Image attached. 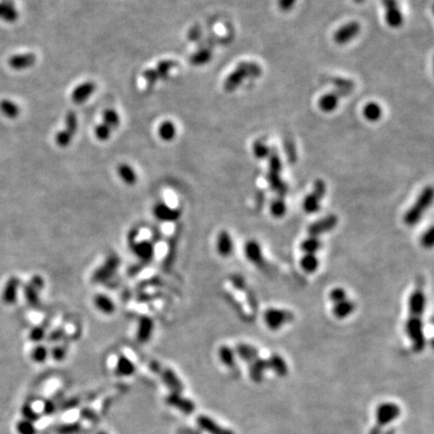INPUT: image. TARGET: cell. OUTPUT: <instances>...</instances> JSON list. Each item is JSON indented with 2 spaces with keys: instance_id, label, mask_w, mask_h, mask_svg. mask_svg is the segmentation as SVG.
I'll return each instance as SVG.
<instances>
[{
  "instance_id": "f546056e",
  "label": "cell",
  "mask_w": 434,
  "mask_h": 434,
  "mask_svg": "<svg viewBox=\"0 0 434 434\" xmlns=\"http://www.w3.org/2000/svg\"><path fill=\"white\" fill-rule=\"evenodd\" d=\"M236 353L243 360L249 364L258 358V351L254 347L247 344L237 345Z\"/></svg>"
},
{
  "instance_id": "9c48e42d",
  "label": "cell",
  "mask_w": 434,
  "mask_h": 434,
  "mask_svg": "<svg viewBox=\"0 0 434 434\" xmlns=\"http://www.w3.org/2000/svg\"><path fill=\"white\" fill-rule=\"evenodd\" d=\"M152 212L156 219L163 222H174L181 217L180 209L173 208L165 202L156 203Z\"/></svg>"
},
{
  "instance_id": "603a6c76",
  "label": "cell",
  "mask_w": 434,
  "mask_h": 434,
  "mask_svg": "<svg viewBox=\"0 0 434 434\" xmlns=\"http://www.w3.org/2000/svg\"><path fill=\"white\" fill-rule=\"evenodd\" d=\"M270 369L269 367V361L264 359H260L259 357L250 363V369H249V376L254 382H260L263 379L264 372Z\"/></svg>"
},
{
  "instance_id": "2e32d148",
  "label": "cell",
  "mask_w": 434,
  "mask_h": 434,
  "mask_svg": "<svg viewBox=\"0 0 434 434\" xmlns=\"http://www.w3.org/2000/svg\"><path fill=\"white\" fill-rule=\"evenodd\" d=\"M167 403L177 408L184 414H191L195 410V404L190 399L183 397L180 393H171L167 397Z\"/></svg>"
},
{
  "instance_id": "52a82bcc",
  "label": "cell",
  "mask_w": 434,
  "mask_h": 434,
  "mask_svg": "<svg viewBox=\"0 0 434 434\" xmlns=\"http://www.w3.org/2000/svg\"><path fill=\"white\" fill-rule=\"evenodd\" d=\"M294 319V315L287 310L270 309L264 312V321L269 328L277 330L284 324L290 323Z\"/></svg>"
},
{
  "instance_id": "b9f144b4",
  "label": "cell",
  "mask_w": 434,
  "mask_h": 434,
  "mask_svg": "<svg viewBox=\"0 0 434 434\" xmlns=\"http://www.w3.org/2000/svg\"><path fill=\"white\" fill-rule=\"evenodd\" d=\"M252 151L257 159H264L270 155L271 148L268 146V144L263 140H257L254 142L252 146Z\"/></svg>"
},
{
  "instance_id": "bcb514c9",
  "label": "cell",
  "mask_w": 434,
  "mask_h": 434,
  "mask_svg": "<svg viewBox=\"0 0 434 434\" xmlns=\"http://www.w3.org/2000/svg\"><path fill=\"white\" fill-rule=\"evenodd\" d=\"M21 415L25 420L31 421V422H36L39 419V414L37 411L34 410V408L30 404H25L21 408Z\"/></svg>"
},
{
  "instance_id": "f35d334b",
  "label": "cell",
  "mask_w": 434,
  "mask_h": 434,
  "mask_svg": "<svg viewBox=\"0 0 434 434\" xmlns=\"http://www.w3.org/2000/svg\"><path fill=\"white\" fill-rule=\"evenodd\" d=\"M103 123L107 125L110 129L114 130L120 124V117L118 113L113 109H108L103 114Z\"/></svg>"
},
{
  "instance_id": "484cf974",
  "label": "cell",
  "mask_w": 434,
  "mask_h": 434,
  "mask_svg": "<svg viewBox=\"0 0 434 434\" xmlns=\"http://www.w3.org/2000/svg\"><path fill=\"white\" fill-rule=\"evenodd\" d=\"M0 112L8 119H15L20 114V108L13 101L3 99L0 101Z\"/></svg>"
},
{
  "instance_id": "d4e9b609",
  "label": "cell",
  "mask_w": 434,
  "mask_h": 434,
  "mask_svg": "<svg viewBox=\"0 0 434 434\" xmlns=\"http://www.w3.org/2000/svg\"><path fill=\"white\" fill-rule=\"evenodd\" d=\"M212 57H213V53L211 49L201 47V49H198L197 52L190 57L189 62L193 65L200 66L210 62L212 60Z\"/></svg>"
},
{
  "instance_id": "7bdbcfd3",
  "label": "cell",
  "mask_w": 434,
  "mask_h": 434,
  "mask_svg": "<svg viewBox=\"0 0 434 434\" xmlns=\"http://www.w3.org/2000/svg\"><path fill=\"white\" fill-rule=\"evenodd\" d=\"M271 212L275 217H281L286 212V205L283 200V197L279 196L273 200L271 204Z\"/></svg>"
},
{
  "instance_id": "277c9868",
  "label": "cell",
  "mask_w": 434,
  "mask_h": 434,
  "mask_svg": "<svg viewBox=\"0 0 434 434\" xmlns=\"http://www.w3.org/2000/svg\"><path fill=\"white\" fill-rule=\"evenodd\" d=\"M326 194V184L323 180H317L314 184L312 192L309 194L303 203L304 210L308 213H316L320 208V201Z\"/></svg>"
},
{
  "instance_id": "7a4b0ae2",
  "label": "cell",
  "mask_w": 434,
  "mask_h": 434,
  "mask_svg": "<svg viewBox=\"0 0 434 434\" xmlns=\"http://www.w3.org/2000/svg\"><path fill=\"white\" fill-rule=\"evenodd\" d=\"M432 199H433L432 187L428 186L424 188L423 191L420 193L418 199L416 200L415 204L406 212L404 216L405 223L409 226H414L417 222H419L425 210H427V208L431 204Z\"/></svg>"
},
{
  "instance_id": "e0dca14e",
  "label": "cell",
  "mask_w": 434,
  "mask_h": 434,
  "mask_svg": "<svg viewBox=\"0 0 434 434\" xmlns=\"http://www.w3.org/2000/svg\"><path fill=\"white\" fill-rule=\"evenodd\" d=\"M132 250L143 261H149L154 256V246L149 240H135L132 245Z\"/></svg>"
},
{
  "instance_id": "ba28073f",
  "label": "cell",
  "mask_w": 434,
  "mask_h": 434,
  "mask_svg": "<svg viewBox=\"0 0 434 434\" xmlns=\"http://www.w3.org/2000/svg\"><path fill=\"white\" fill-rule=\"evenodd\" d=\"M361 31V26L357 21H351L341 27L334 34V40L336 43L343 45L347 44L356 38Z\"/></svg>"
},
{
  "instance_id": "8fae6325",
  "label": "cell",
  "mask_w": 434,
  "mask_h": 434,
  "mask_svg": "<svg viewBox=\"0 0 434 434\" xmlns=\"http://www.w3.org/2000/svg\"><path fill=\"white\" fill-rule=\"evenodd\" d=\"M21 286V280L17 277H11L8 279L2 291V301L6 305H13L17 301L18 292Z\"/></svg>"
},
{
  "instance_id": "836d02e7",
  "label": "cell",
  "mask_w": 434,
  "mask_h": 434,
  "mask_svg": "<svg viewBox=\"0 0 434 434\" xmlns=\"http://www.w3.org/2000/svg\"><path fill=\"white\" fill-rule=\"evenodd\" d=\"M158 134L163 141H172L176 136V127L172 122L165 121L159 126Z\"/></svg>"
},
{
  "instance_id": "f1b7e54d",
  "label": "cell",
  "mask_w": 434,
  "mask_h": 434,
  "mask_svg": "<svg viewBox=\"0 0 434 434\" xmlns=\"http://www.w3.org/2000/svg\"><path fill=\"white\" fill-rule=\"evenodd\" d=\"M245 252L248 260H250L253 263L258 264L262 260V253H261L260 246L258 245V243L254 240H250L246 245Z\"/></svg>"
},
{
  "instance_id": "6125c7cd",
  "label": "cell",
  "mask_w": 434,
  "mask_h": 434,
  "mask_svg": "<svg viewBox=\"0 0 434 434\" xmlns=\"http://www.w3.org/2000/svg\"><path fill=\"white\" fill-rule=\"evenodd\" d=\"M98 434H108L106 433V432H104V431H101V432H99Z\"/></svg>"
},
{
  "instance_id": "7402d4cb",
  "label": "cell",
  "mask_w": 434,
  "mask_h": 434,
  "mask_svg": "<svg viewBox=\"0 0 434 434\" xmlns=\"http://www.w3.org/2000/svg\"><path fill=\"white\" fill-rule=\"evenodd\" d=\"M117 174L119 178L129 186H133L138 181V175L133 167L127 163H121L117 167Z\"/></svg>"
},
{
  "instance_id": "8d00e7d4",
  "label": "cell",
  "mask_w": 434,
  "mask_h": 434,
  "mask_svg": "<svg viewBox=\"0 0 434 434\" xmlns=\"http://www.w3.org/2000/svg\"><path fill=\"white\" fill-rule=\"evenodd\" d=\"M50 356V351L49 349L43 346V345H36L32 350H31V360L35 363L41 364L44 363L47 358Z\"/></svg>"
},
{
  "instance_id": "6f0895ef",
  "label": "cell",
  "mask_w": 434,
  "mask_h": 434,
  "mask_svg": "<svg viewBox=\"0 0 434 434\" xmlns=\"http://www.w3.org/2000/svg\"><path fill=\"white\" fill-rule=\"evenodd\" d=\"M296 2L297 0H279V9L283 12L290 11Z\"/></svg>"
},
{
  "instance_id": "7dc6e473",
  "label": "cell",
  "mask_w": 434,
  "mask_h": 434,
  "mask_svg": "<svg viewBox=\"0 0 434 434\" xmlns=\"http://www.w3.org/2000/svg\"><path fill=\"white\" fill-rule=\"evenodd\" d=\"M73 135L70 134V133H68L65 129L64 130H62V131H60L57 135H56V143L60 146V147H62V148H65V147H67L69 144H70V142H71V140H73Z\"/></svg>"
},
{
  "instance_id": "4fadbf2b",
  "label": "cell",
  "mask_w": 434,
  "mask_h": 434,
  "mask_svg": "<svg viewBox=\"0 0 434 434\" xmlns=\"http://www.w3.org/2000/svg\"><path fill=\"white\" fill-rule=\"evenodd\" d=\"M347 95L344 92H341L339 90H336L334 92L331 93H325L324 95H322L318 102L319 108L320 110H322L325 113H331L333 111H335L339 105L340 99L342 97Z\"/></svg>"
},
{
  "instance_id": "11a10c76",
  "label": "cell",
  "mask_w": 434,
  "mask_h": 434,
  "mask_svg": "<svg viewBox=\"0 0 434 434\" xmlns=\"http://www.w3.org/2000/svg\"><path fill=\"white\" fill-rule=\"evenodd\" d=\"M80 430V425L78 423L75 424H67V425H62L59 428V433L60 434H74L78 432Z\"/></svg>"
},
{
  "instance_id": "94428289",
  "label": "cell",
  "mask_w": 434,
  "mask_h": 434,
  "mask_svg": "<svg viewBox=\"0 0 434 434\" xmlns=\"http://www.w3.org/2000/svg\"><path fill=\"white\" fill-rule=\"evenodd\" d=\"M356 3H362L364 0H354Z\"/></svg>"
},
{
  "instance_id": "f5cc1de1",
  "label": "cell",
  "mask_w": 434,
  "mask_h": 434,
  "mask_svg": "<svg viewBox=\"0 0 434 434\" xmlns=\"http://www.w3.org/2000/svg\"><path fill=\"white\" fill-rule=\"evenodd\" d=\"M143 78L145 79V81H146V83H147V85H148L149 87L154 86L156 84V82H157V81H158V79H159V77H158V75H157V73H156L155 68H154V69H153V68L146 69V70L143 73Z\"/></svg>"
},
{
  "instance_id": "680465c9",
  "label": "cell",
  "mask_w": 434,
  "mask_h": 434,
  "mask_svg": "<svg viewBox=\"0 0 434 434\" xmlns=\"http://www.w3.org/2000/svg\"><path fill=\"white\" fill-rule=\"evenodd\" d=\"M56 409H57L56 404L54 403L52 400H46V401L43 403V412H44V414H46V415H51V414H53V413L56 411Z\"/></svg>"
},
{
  "instance_id": "91938a15",
  "label": "cell",
  "mask_w": 434,
  "mask_h": 434,
  "mask_svg": "<svg viewBox=\"0 0 434 434\" xmlns=\"http://www.w3.org/2000/svg\"><path fill=\"white\" fill-rule=\"evenodd\" d=\"M386 434H395V431L393 430V429H390V430H388Z\"/></svg>"
},
{
  "instance_id": "83f0119b",
  "label": "cell",
  "mask_w": 434,
  "mask_h": 434,
  "mask_svg": "<svg viewBox=\"0 0 434 434\" xmlns=\"http://www.w3.org/2000/svg\"><path fill=\"white\" fill-rule=\"evenodd\" d=\"M0 18L6 22L18 19V11L10 2H0Z\"/></svg>"
},
{
  "instance_id": "681fc988",
  "label": "cell",
  "mask_w": 434,
  "mask_h": 434,
  "mask_svg": "<svg viewBox=\"0 0 434 434\" xmlns=\"http://www.w3.org/2000/svg\"><path fill=\"white\" fill-rule=\"evenodd\" d=\"M330 299L333 302V304L340 303L342 301L347 300V293L342 287H336L330 293Z\"/></svg>"
},
{
  "instance_id": "3957f363",
  "label": "cell",
  "mask_w": 434,
  "mask_h": 434,
  "mask_svg": "<svg viewBox=\"0 0 434 434\" xmlns=\"http://www.w3.org/2000/svg\"><path fill=\"white\" fill-rule=\"evenodd\" d=\"M421 316L420 314H410L406 323V333L416 352H421L426 345Z\"/></svg>"
},
{
  "instance_id": "5b68a950",
  "label": "cell",
  "mask_w": 434,
  "mask_h": 434,
  "mask_svg": "<svg viewBox=\"0 0 434 434\" xmlns=\"http://www.w3.org/2000/svg\"><path fill=\"white\" fill-rule=\"evenodd\" d=\"M400 415V408L394 403L381 404L376 412L377 427L382 428L384 425L394 421Z\"/></svg>"
},
{
  "instance_id": "9f6ffc18",
  "label": "cell",
  "mask_w": 434,
  "mask_h": 434,
  "mask_svg": "<svg viewBox=\"0 0 434 434\" xmlns=\"http://www.w3.org/2000/svg\"><path fill=\"white\" fill-rule=\"evenodd\" d=\"M421 243L423 245L424 248H431L433 245V233H432V228H430L427 232H425L422 236Z\"/></svg>"
},
{
  "instance_id": "d6986e66",
  "label": "cell",
  "mask_w": 434,
  "mask_h": 434,
  "mask_svg": "<svg viewBox=\"0 0 434 434\" xmlns=\"http://www.w3.org/2000/svg\"><path fill=\"white\" fill-rule=\"evenodd\" d=\"M93 305L95 310L106 316H111L116 310L115 302L108 295H105V294L94 295Z\"/></svg>"
},
{
  "instance_id": "ee69618b",
  "label": "cell",
  "mask_w": 434,
  "mask_h": 434,
  "mask_svg": "<svg viewBox=\"0 0 434 434\" xmlns=\"http://www.w3.org/2000/svg\"><path fill=\"white\" fill-rule=\"evenodd\" d=\"M65 130L70 133L73 136L78 130V116L74 111L67 112L65 115Z\"/></svg>"
},
{
  "instance_id": "4316f807",
  "label": "cell",
  "mask_w": 434,
  "mask_h": 434,
  "mask_svg": "<svg viewBox=\"0 0 434 434\" xmlns=\"http://www.w3.org/2000/svg\"><path fill=\"white\" fill-rule=\"evenodd\" d=\"M136 371L135 364L126 356H120L116 364V372L119 376L129 377Z\"/></svg>"
},
{
  "instance_id": "74e56055",
  "label": "cell",
  "mask_w": 434,
  "mask_h": 434,
  "mask_svg": "<svg viewBox=\"0 0 434 434\" xmlns=\"http://www.w3.org/2000/svg\"><path fill=\"white\" fill-rule=\"evenodd\" d=\"M302 269L308 273H315L319 268V260L315 254H305L301 260Z\"/></svg>"
},
{
  "instance_id": "db71d44e",
  "label": "cell",
  "mask_w": 434,
  "mask_h": 434,
  "mask_svg": "<svg viewBox=\"0 0 434 434\" xmlns=\"http://www.w3.org/2000/svg\"><path fill=\"white\" fill-rule=\"evenodd\" d=\"M50 355L53 357L54 360L60 362V361H62L65 358V356H66V350H65L64 347H62V346H56V347H54L52 349Z\"/></svg>"
},
{
  "instance_id": "816d5d0a",
  "label": "cell",
  "mask_w": 434,
  "mask_h": 434,
  "mask_svg": "<svg viewBox=\"0 0 434 434\" xmlns=\"http://www.w3.org/2000/svg\"><path fill=\"white\" fill-rule=\"evenodd\" d=\"M44 337H45V330L40 326L34 327L30 332L31 341L39 343L44 339Z\"/></svg>"
},
{
  "instance_id": "7c38bea8",
  "label": "cell",
  "mask_w": 434,
  "mask_h": 434,
  "mask_svg": "<svg viewBox=\"0 0 434 434\" xmlns=\"http://www.w3.org/2000/svg\"><path fill=\"white\" fill-rule=\"evenodd\" d=\"M337 223H338V217L336 215H328V216L324 217L323 219H320L316 221L315 223L310 224V227L308 228L309 235L319 237L321 234L326 233L332 230L333 228H335Z\"/></svg>"
},
{
  "instance_id": "60d3db41",
  "label": "cell",
  "mask_w": 434,
  "mask_h": 434,
  "mask_svg": "<svg viewBox=\"0 0 434 434\" xmlns=\"http://www.w3.org/2000/svg\"><path fill=\"white\" fill-rule=\"evenodd\" d=\"M332 84L335 86L336 90L342 91L346 94L352 93L355 88V84L351 80L343 79V78H335L332 80Z\"/></svg>"
},
{
  "instance_id": "cb8c5ba5",
  "label": "cell",
  "mask_w": 434,
  "mask_h": 434,
  "mask_svg": "<svg viewBox=\"0 0 434 434\" xmlns=\"http://www.w3.org/2000/svg\"><path fill=\"white\" fill-rule=\"evenodd\" d=\"M162 379L172 393H181L183 391V384L181 380L171 369H165L162 372Z\"/></svg>"
},
{
  "instance_id": "c3c4849f",
  "label": "cell",
  "mask_w": 434,
  "mask_h": 434,
  "mask_svg": "<svg viewBox=\"0 0 434 434\" xmlns=\"http://www.w3.org/2000/svg\"><path fill=\"white\" fill-rule=\"evenodd\" d=\"M111 133H112V129H110L107 125H105L104 123L98 125L94 129V135H95L97 139L100 140V141L109 140Z\"/></svg>"
},
{
  "instance_id": "ab89813d",
  "label": "cell",
  "mask_w": 434,
  "mask_h": 434,
  "mask_svg": "<svg viewBox=\"0 0 434 434\" xmlns=\"http://www.w3.org/2000/svg\"><path fill=\"white\" fill-rule=\"evenodd\" d=\"M176 65H177V63L172 60H165V61L158 62L155 70L159 79H162V80L166 79L169 76L170 70L173 67H175Z\"/></svg>"
},
{
  "instance_id": "9a60e30c",
  "label": "cell",
  "mask_w": 434,
  "mask_h": 434,
  "mask_svg": "<svg viewBox=\"0 0 434 434\" xmlns=\"http://www.w3.org/2000/svg\"><path fill=\"white\" fill-rule=\"evenodd\" d=\"M154 333V321L149 317H142L138 322L136 339L140 343H147Z\"/></svg>"
},
{
  "instance_id": "4dcf8cb0",
  "label": "cell",
  "mask_w": 434,
  "mask_h": 434,
  "mask_svg": "<svg viewBox=\"0 0 434 434\" xmlns=\"http://www.w3.org/2000/svg\"><path fill=\"white\" fill-rule=\"evenodd\" d=\"M268 361H269L270 369H272L277 375L282 377V376H285L288 372L287 365H286L285 361L283 360L282 357H280L278 354L273 355Z\"/></svg>"
},
{
  "instance_id": "d6a6232c",
  "label": "cell",
  "mask_w": 434,
  "mask_h": 434,
  "mask_svg": "<svg viewBox=\"0 0 434 434\" xmlns=\"http://www.w3.org/2000/svg\"><path fill=\"white\" fill-rule=\"evenodd\" d=\"M382 108L379 104L371 102L368 103L363 109V115L369 122H377L382 117Z\"/></svg>"
},
{
  "instance_id": "f6af8a7d",
  "label": "cell",
  "mask_w": 434,
  "mask_h": 434,
  "mask_svg": "<svg viewBox=\"0 0 434 434\" xmlns=\"http://www.w3.org/2000/svg\"><path fill=\"white\" fill-rule=\"evenodd\" d=\"M16 430L19 434H36L37 429L33 422L28 421V420H20L16 424Z\"/></svg>"
},
{
  "instance_id": "e575fe53",
  "label": "cell",
  "mask_w": 434,
  "mask_h": 434,
  "mask_svg": "<svg viewBox=\"0 0 434 434\" xmlns=\"http://www.w3.org/2000/svg\"><path fill=\"white\" fill-rule=\"evenodd\" d=\"M321 247H322V243L320 242L319 237L314 235H309V237L305 239L301 245L302 250L305 252V254H315V255L319 251Z\"/></svg>"
},
{
  "instance_id": "44dd1931",
  "label": "cell",
  "mask_w": 434,
  "mask_h": 434,
  "mask_svg": "<svg viewBox=\"0 0 434 434\" xmlns=\"http://www.w3.org/2000/svg\"><path fill=\"white\" fill-rule=\"evenodd\" d=\"M95 90V85L93 82H86L79 85L71 93V100L76 104L86 102Z\"/></svg>"
},
{
  "instance_id": "ffe728a7",
  "label": "cell",
  "mask_w": 434,
  "mask_h": 434,
  "mask_svg": "<svg viewBox=\"0 0 434 434\" xmlns=\"http://www.w3.org/2000/svg\"><path fill=\"white\" fill-rule=\"evenodd\" d=\"M215 248H216L218 254L223 256V257H227L232 253L233 248H234V244H233V240H232L230 234L228 233V231L222 230L218 233L216 243H215Z\"/></svg>"
},
{
  "instance_id": "8992f818",
  "label": "cell",
  "mask_w": 434,
  "mask_h": 434,
  "mask_svg": "<svg viewBox=\"0 0 434 434\" xmlns=\"http://www.w3.org/2000/svg\"><path fill=\"white\" fill-rule=\"evenodd\" d=\"M385 7V19L392 29H398L403 23V15L397 0H383Z\"/></svg>"
},
{
  "instance_id": "6da1fadb",
  "label": "cell",
  "mask_w": 434,
  "mask_h": 434,
  "mask_svg": "<svg viewBox=\"0 0 434 434\" xmlns=\"http://www.w3.org/2000/svg\"><path fill=\"white\" fill-rule=\"evenodd\" d=\"M262 75L261 66L253 62H243L237 64L235 69L230 73L223 83V89L227 93H232L247 80L257 79Z\"/></svg>"
},
{
  "instance_id": "ac0fdd59",
  "label": "cell",
  "mask_w": 434,
  "mask_h": 434,
  "mask_svg": "<svg viewBox=\"0 0 434 434\" xmlns=\"http://www.w3.org/2000/svg\"><path fill=\"white\" fill-rule=\"evenodd\" d=\"M197 424L202 430L208 434H234L230 429L220 426L212 418L205 415L197 417Z\"/></svg>"
},
{
  "instance_id": "30bf717a",
  "label": "cell",
  "mask_w": 434,
  "mask_h": 434,
  "mask_svg": "<svg viewBox=\"0 0 434 434\" xmlns=\"http://www.w3.org/2000/svg\"><path fill=\"white\" fill-rule=\"evenodd\" d=\"M43 279L39 276H34L25 285V297L31 307H35L39 303V294L43 287Z\"/></svg>"
},
{
  "instance_id": "5bb4252c",
  "label": "cell",
  "mask_w": 434,
  "mask_h": 434,
  "mask_svg": "<svg viewBox=\"0 0 434 434\" xmlns=\"http://www.w3.org/2000/svg\"><path fill=\"white\" fill-rule=\"evenodd\" d=\"M36 62L35 55L31 53L13 55L8 60V65L14 70H23L33 66Z\"/></svg>"
},
{
  "instance_id": "d590c367",
  "label": "cell",
  "mask_w": 434,
  "mask_h": 434,
  "mask_svg": "<svg viewBox=\"0 0 434 434\" xmlns=\"http://www.w3.org/2000/svg\"><path fill=\"white\" fill-rule=\"evenodd\" d=\"M219 359L222 362V364L225 365L226 367L231 368V367L235 366L234 351L227 346H222L219 349Z\"/></svg>"
},
{
  "instance_id": "1f68e13d",
  "label": "cell",
  "mask_w": 434,
  "mask_h": 434,
  "mask_svg": "<svg viewBox=\"0 0 434 434\" xmlns=\"http://www.w3.org/2000/svg\"><path fill=\"white\" fill-rule=\"evenodd\" d=\"M354 310H355V304L349 301L348 299L345 301H342L340 303L334 304V308H333L334 315L338 319H345L349 317Z\"/></svg>"
},
{
  "instance_id": "f907efd6",
  "label": "cell",
  "mask_w": 434,
  "mask_h": 434,
  "mask_svg": "<svg viewBox=\"0 0 434 434\" xmlns=\"http://www.w3.org/2000/svg\"><path fill=\"white\" fill-rule=\"evenodd\" d=\"M202 29L199 26H194L188 31L187 37L192 42H199L202 39Z\"/></svg>"
}]
</instances>
